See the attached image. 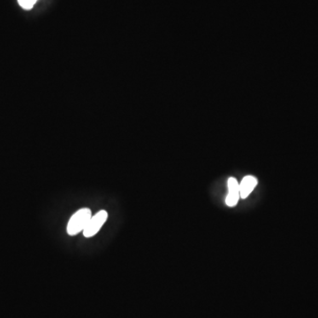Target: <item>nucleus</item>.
<instances>
[{
	"instance_id": "39448f33",
	"label": "nucleus",
	"mask_w": 318,
	"mask_h": 318,
	"mask_svg": "<svg viewBox=\"0 0 318 318\" xmlns=\"http://www.w3.org/2000/svg\"><path fill=\"white\" fill-rule=\"evenodd\" d=\"M36 1L37 0H18L20 7L26 10L31 9L34 7V5L36 3Z\"/></svg>"
},
{
	"instance_id": "f257e3e1",
	"label": "nucleus",
	"mask_w": 318,
	"mask_h": 318,
	"mask_svg": "<svg viewBox=\"0 0 318 318\" xmlns=\"http://www.w3.org/2000/svg\"><path fill=\"white\" fill-rule=\"evenodd\" d=\"M91 217V210L88 208H83L76 211L69 219L66 227L67 233L70 236H75L81 232H83V230L88 226Z\"/></svg>"
},
{
	"instance_id": "7ed1b4c3",
	"label": "nucleus",
	"mask_w": 318,
	"mask_h": 318,
	"mask_svg": "<svg viewBox=\"0 0 318 318\" xmlns=\"http://www.w3.org/2000/svg\"><path fill=\"white\" fill-rule=\"evenodd\" d=\"M229 193L227 197V204L228 206L233 207L236 205L239 199V184L236 179L230 178L228 181Z\"/></svg>"
},
{
	"instance_id": "f03ea898",
	"label": "nucleus",
	"mask_w": 318,
	"mask_h": 318,
	"mask_svg": "<svg viewBox=\"0 0 318 318\" xmlns=\"http://www.w3.org/2000/svg\"><path fill=\"white\" fill-rule=\"evenodd\" d=\"M107 218H108V213L106 210H100L99 212L92 216L88 226L86 227L85 229L83 230L84 237L90 238L95 235L102 228Z\"/></svg>"
},
{
	"instance_id": "20e7f679",
	"label": "nucleus",
	"mask_w": 318,
	"mask_h": 318,
	"mask_svg": "<svg viewBox=\"0 0 318 318\" xmlns=\"http://www.w3.org/2000/svg\"><path fill=\"white\" fill-rule=\"evenodd\" d=\"M257 181L253 176H247L243 179L241 183L239 184V197L240 198H246L250 195L253 189L256 187Z\"/></svg>"
}]
</instances>
